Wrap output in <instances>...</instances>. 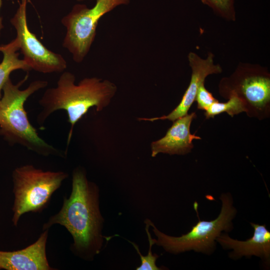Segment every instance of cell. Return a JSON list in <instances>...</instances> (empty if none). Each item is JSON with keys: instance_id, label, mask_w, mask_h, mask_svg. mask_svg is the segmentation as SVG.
Instances as JSON below:
<instances>
[{"instance_id": "obj_1", "label": "cell", "mask_w": 270, "mask_h": 270, "mask_svg": "<svg viewBox=\"0 0 270 270\" xmlns=\"http://www.w3.org/2000/svg\"><path fill=\"white\" fill-rule=\"evenodd\" d=\"M103 223L98 188L88 180L82 168H77L72 172L70 196L64 198L61 209L44 224L42 230L56 224L64 226L73 238L71 250L84 260H92L102 246Z\"/></svg>"}, {"instance_id": "obj_2", "label": "cell", "mask_w": 270, "mask_h": 270, "mask_svg": "<svg viewBox=\"0 0 270 270\" xmlns=\"http://www.w3.org/2000/svg\"><path fill=\"white\" fill-rule=\"evenodd\" d=\"M75 82L73 74L62 72L56 86L46 89L39 100L42 110L37 117L38 122L42 125L54 112L64 110L70 124L68 146L76 123L90 108L96 107L100 112L108 106L117 91L114 83L96 77L84 78L78 84Z\"/></svg>"}, {"instance_id": "obj_3", "label": "cell", "mask_w": 270, "mask_h": 270, "mask_svg": "<svg viewBox=\"0 0 270 270\" xmlns=\"http://www.w3.org/2000/svg\"><path fill=\"white\" fill-rule=\"evenodd\" d=\"M27 78L28 75L16 84L9 78L3 87L0 100V134L10 144H20L38 154L62 155L39 136L29 121L24 108L28 98L46 87L48 82L35 80L26 88L20 90V86Z\"/></svg>"}, {"instance_id": "obj_4", "label": "cell", "mask_w": 270, "mask_h": 270, "mask_svg": "<svg viewBox=\"0 0 270 270\" xmlns=\"http://www.w3.org/2000/svg\"><path fill=\"white\" fill-rule=\"evenodd\" d=\"M220 198L222 204L220 213L216 218L210 221L200 220L198 204L195 202L194 208L197 213L198 222L189 232L180 236L167 235L159 230L150 220H146L152 227V231L157 237L156 244L173 254L194 250L207 255L212 254L216 250V238L222 232L228 233L233 229L232 220L237 213L230 193H222Z\"/></svg>"}, {"instance_id": "obj_5", "label": "cell", "mask_w": 270, "mask_h": 270, "mask_svg": "<svg viewBox=\"0 0 270 270\" xmlns=\"http://www.w3.org/2000/svg\"><path fill=\"white\" fill-rule=\"evenodd\" d=\"M68 176L65 172L44 171L32 164L16 168L12 174L13 224L16 226L25 213L42 212Z\"/></svg>"}, {"instance_id": "obj_6", "label": "cell", "mask_w": 270, "mask_h": 270, "mask_svg": "<svg viewBox=\"0 0 270 270\" xmlns=\"http://www.w3.org/2000/svg\"><path fill=\"white\" fill-rule=\"evenodd\" d=\"M96 0L95 5L90 8L85 4L74 5L61 20L66 28L62 46L71 53L76 63L82 62L88 53L101 18L118 6L130 2V0Z\"/></svg>"}, {"instance_id": "obj_7", "label": "cell", "mask_w": 270, "mask_h": 270, "mask_svg": "<svg viewBox=\"0 0 270 270\" xmlns=\"http://www.w3.org/2000/svg\"><path fill=\"white\" fill-rule=\"evenodd\" d=\"M220 90L228 96L235 94L244 102L246 112H264L270 102V76L267 70L256 64L240 63L235 72L221 81Z\"/></svg>"}, {"instance_id": "obj_8", "label": "cell", "mask_w": 270, "mask_h": 270, "mask_svg": "<svg viewBox=\"0 0 270 270\" xmlns=\"http://www.w3.org/2000/svg\"><path fill=\"white\" fill-rule=\"evenodd\" d=\"M27 2L28 0L19 2V6L10 20L16 32L14 40L23 54V60L31 70L44 74L62 72L67 67L64 58L48 49L29 30L26 18Z\"/></svg>"}, {"instance_id": "obj_9", "label": "cell", "mask_w": 270, "mask_h": 270, "mask_svg": "<svg viewBox=\"0 0 270 270\" xmlns=\"http://www.w3.org/2000/svg\"><path fill=\"white\" fill-rule=\"evenodd\" d=\"M188 60L192 69L191 78L182 100L178 106L168 114L150 118H139L140 120L154 121L168 120L174 122L188 114L192 104L195 101L198 88L204 83L206 78L210 74H220L222 72L221 66L214 64V55L209 52L206 58H202L196 54L190 52Z\"/></svg>"}, {"instance_id": "obj_10", "label": "cell", "mask_w": 270, "mask_h": 270, "mask_svg": "<svg viewBox=\"0 0 270 270\" xmlns=\"http://www.w3.org/2000/svg\"><path fill=\"white\" fill-rule=\"evenodd\" d=\"M250 225L254 228V234L246 240H234L226 232H222L216 238V242L224 249L232 250L229 254L232 259L256 256L268 266L270 264V232L266 228V224L250 222Z\"/></svg>"}, {"instance_id": "obj_11", "label": "cell", "mask_w": 270, "mask_h": 270, "mask_svg": "<svg viewBox=\"0 0 270 270\" xmlns=\"http://www.w3.org/2000/svg\"><path fill=\"white\" fill-rule=\"evenodd\" d=\"M48 230H44L36 242L22 250H0V269L6 270H54L48 264L46 245Z\"/></svg>"}, {"instance_id": "obj_12", "label": "cell", "mask_w": 270, "mask_h": 270, "mask_svg": "<svg viewBox=\"0 0 270 270\" xmlns=\"http://www.w3.org/2000/svg\"><path fill=\"white\" fill-rule=\"evenodd\" d=\"M196 117V113L192 112L174 121L163 138L151 143L152 156L160 153L184 155L190 152L194 146L192 140L201 138L190 132L191 123Z\"/></svg>"}, {"instance_id": "obj_13", "label": "cell", "mask_w": 270, "mask_h": 270, "mask_svg": "<svg viewBox=\"0 0 270 270\" xmlns=\"http://www.w3.org/2000/svg\"><path fill=\"white\" fill-rule=\"evenodd\" d=\"M18 50V46L14 40L8 44L0 45V52L4 55L0 63V100L2 96L3 87L10 78V76L12 72L18 70L26 72L31 70L24 60L19 58L20 54L17 52Z\"/></svg>"}, {"instance_id": "obj_14", "label": "cell", "mask_w": 270, "mask_h": 270, "mask_svg": "<svg viewBox=\"0 0 270 270\" xmlns=\"http://www.w3.org/2000/svg\"><path fill=\"white\" fill-rule=\"evenodd\" d=\"M229 100L226 102H214L204 112L206 118H214V116L222 112H226L232 117L240 112H246V108L244 101L237 95L230 94Z\"/></svg>"}, {"instance_id": "obj_15", "label": "cell", "mask_w": 270, "mask_h": 270, "mask_svg": "<svg viewBox=\"0 0 270 270\" xmlns=\"http://www.w3.org/2000/svg\"><path fill=\"white\" fill-rule=\"evenodd\" d=\"M220 16L228 20H236L234 0H200Z\"/></svg>"}, {"instance_id": "obj_16", "label": "cell", "mask_w": 270, "mask_h": 270, "mask_svg": "<svg viewBox=\"0 0 270 270\" xmlns=\"http://www.w3.org/2000/svg\"><path fill=\"white\" fill-rule=\"evenodd\" d=\"M146 224V230L148 235V240L149 242V250L148 254L146 256H142L138 246L134 242H130L132 244L134 248L136 250L137 252L139 254L141 260V264L140 266L138 267L136 270H161L160 268L156 266V260L158 258V256L156 254H152V246L156 244V240L152 238L150 236V234L148 231L149 224L146 222H144Z\"/></svg>"}, {"instance_id": "obj_17", "label": "cell", "mask_w": 270, "mask_h": 270, "mask_svg": "<svg viewBox=\"0 0 270 270\" xmlns=\"http://www.w3.org/2000/svg\"><path fill=\"white\" fill-rule=\"evenodd\" d=\"M195 101L198 104V108L205 111L214 102L218 101L212 93L205 88L204 84H202L198 88Z\"/></svg>"}, {"instance_id": "obj_18", "label": "cell", "mask_w": 270, "mask_h": 270, "mask_svg": "<svg viewBox=\"0 0 270 270\" xmlns=\"http://www.w3.org/2000/svg\"><path fill=\"white\" fill-rule=\"evenodd\" d=\"M2 6V0H0V36L1 30L4 28V25L2 24V18L0 16V10H1Z\"/></svg>"}, {"instance_id": "obj_19", "label": "cell", "mask_w": 270, "mask_h": 270, "mask_svg": "<svg viewBox=\"0 0 270 270\" xmlns=\"http://www.w3.org/2000/svg\"><path fill=\"white\" fill-rule=\"evenodd\" d=\"M76 0L80 2V1H83V0Z\"/></svg>"}]
</instances>
